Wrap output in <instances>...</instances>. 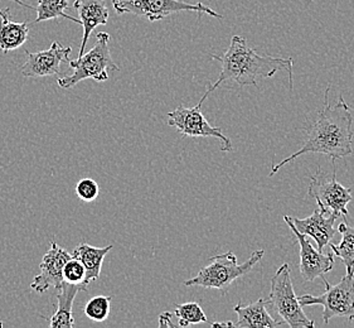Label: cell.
I'll use <instances>...</instances> for the list:
<instances>
[{"label": "cell", "instance_id": "1", "mask_svg": "<svg viewBox=\"0 0 354 328\" xmlns=\"http://www.w3.org/2000/svg\"><path fill=\"white\" fill-rule=\"evenodd\" d=\"M329 91L330 86L326 87L324 93V109L322 113H319L318 119L310 127L304 145L298 152L292 153L290 157L283 159L280 163L272 164L269 177L275 176L286 164L308 153L326 154L333 161L353 154V116L351 107L344 100L343 95L338 102L332 107L329 104Z\"/></svg>", "mask_w": 354, "mask_h": 328}, {"label": "cell", "instance_id": "2", "mask_svg": "<svg viewBox=\"0 0 354 328\" xmlns=\"http://www.w3.org/2000/svg\"><path fill=\"white\" fill-rule=\"evenodd\" d=\"M211 57L221 64L220 76L213 85H208L203 98L199 100L201 104L223 82L234 81L240 86H257V79H269L281 70L289 75V90L292 91L294 89V60L259 55L242 36L232 37L230 47L223 55L212 53Z\"/></svg>", "mask_w": 354, "mask_h": 328}, {"label": "cell", "instance_id": "3", "mask_svg": "<svg viewBox=\"0 0 354 328\" xmlns=\"http://www.w3.org/2000/svg\"><path fill=\"white\" fill-rule=\"evenodd\" d=\"M263 255V250H255L243 264L237 263V257L232 251L209 257L211 264L201 269L194 278L185 280V286L217 289L222 294H226L234 280L241 278L252 271Z\"/></svg>", "mask_w": 354, "mask_h": 328}, {"label": "cell", "instance_id": "4", "mask_svg": "<svg viewBox=\"0 0 354 328\" xmlns=\"http://www.w3.org/2000/svg\"><path fill=\"white\" fill-rule=\"evenodd\" d=\"M71 75L58 79L61 89H72L84 80L93 79L97 82H105L110 79L111 72L119 71V66L113 62L110 51V35L100 32L96 36V43L93 48L77 60L70 61Z\"/></svg>", "mask_w": 354, "mask_h": 328}, {"label": "cell", "instance_id": "5", "mask_svg": "<svg viewBox=\"0 0 354 328\" xmlns=\"http://www.w3.org/2000/svg\"><path fill=\"white\" fill-rule=\"evenodd\" d=\"M268 306L272 308L289 327L314 328L315 326L314 321L305 314L299 297L295 294L288 263H283L271 279Z\"/></svg>", "mask_w": 354, "mask_h": 328}, {"label": "cell", "instance_id": "6", "mask_svg": "<svg viewBox=\"0 0 354 328\" xmlns=\"http://www.w3.org/2000/svg\"><path fill=\"white\" fill-rule=\"evenodd\" d=\"M326 292L320 295L304 294L299 298L303 307L323 306V321L328 325L334 317H344L348 321L354 320V275L347 274L339 283L330 286L324 277Z\"/></svg>", "mask_w": 354, "mask_h": 328}, {"label": "cell", "instance_id": "7", "mask_svg": "<svg viewBox=\"0 0 354 328\" xmlns=\"http://www.w3.org/2000/svg\"><path fill=\"white\" fill-rule=\"evenodd\" d=\"M113 7L118 15H138L149 21H160L180 12H196L218 19L223 18V15L203 3L192 4L183 0H113Z\"/></svg>", "mask_w": 354, "mask_h": 328}, {"label": "cell", "instance_id": "8", "mask_svg": "<svg viewBox=\"0 0 354 328\" xmlns=\"http://www.w3.org/2000/svg\"><path fill=\"white\" fill-rule=\"evenodd\" d=\"M333 176L329 179H324L322 170L310 177L308 188V196L317 201L319 210L326 215H333L337 219L348 216V203L352 201V190L342 185L337 181L335 161H333Z\"/></svg>", "mask_w": 354, "mask_h": 328}, {"label": "cell", "instance_id": "9", "mask_svg": "<svg viewBox=\"0 0 354 328\" xmlns=\"http://www.w3.org/2000/svg\"><path fill=\"white\" fill-rule=\"evenodd\" d=\"M201 102L194 107H185V105L178 107L174 111L167 115L168 124L177 129L182 136L191 138H216L222 144L221 152H232L234 145L230 138L223 134L222 129L212 127L207 122L205 115L201 111Z\"/></svg>", "mask_w": 354, "mask_h": 328}, {"label": "cell", "instance_id": "10", "mask_svg": "<svg viewBox=\"0 0 354 328\" xmlns=\"http://www.w3.org/2000/svg\"><path fill=\"white\" fill-rule=\"evenodd\" d=\"M72 47H64L61 43L53 42L48 50L32 53L26 51L27 61L21 66L24 78H47L62 75L61 64L70 62Z\"/></svg>", "mask_w": 354, "mask_h": 328}, {"label": "cell", "instance_id": "11", "mask_svg": "<svg viewBox=\"0 0 354 328\" xmlns=\"http://www.w3.org/2000/svg\"><path fill=\"white\" fill-rule=\"evenodd\" d=\"M283 220L289 225L291 231L295 234L300 246V274L304 282H313L317 278L324 277L326 273L332 271L334 266V255L332 251L323 254V251L313 248L309 240L305 235L299 233L297 228L292 225L290 216H283Z\"/></svg>", "mask_w": 354, "mask_h": 328}, {"label": "cell", "instance_id": "12", "mask_svg": "<svg viewBox=\"0 0 354 328\" xmlns=\"http://www.w3.org/2000/svg\"><path fill=\"white\" fill-rule=\"evenodd\" d=\"M71 257L72 254L52 242L50 250L44 254L42 263L39 265L41 273L32 282L30 289L39 294L47 292L50 288L59 289L64 283V264Z\"/></svg>", "mask_w": 354, "mask_h": 328}, {"label": "cell", "instance_id": "13", "mask_svg": "<svg viewBox=\"0 0 354 328\" xmlns=\"http://www.w3.org/2000/svg\"><path fill=\"white\" fill-rule=\"evenodd\" d=\"M290 220L299 233L314 239L319 251H323L326 245H329L337 233V230L334 228V222L337 217L333 215L324 214L319 208L306 219L290 217Z\"/></svg>", "mask_w": 354, "mask_h": 328}, {"label": "cell", "instance_id": "14", "mask_svg": "<svg viewBox=\"0 0 354 328\" xmlns=\"http://www.w3.org/2000/svg\"><path fill=\"white\" fill-rule=\"evenodd\" d=\"M73 8L77 10L81 26L84 28L82 42L78 52V56H82L91 33L99 26H105L109 21V9L104 0H76Z\"/></svg>", "mask_w": 354, "mask_h": 328}, {"label": "cell", "instance_id": "15", "mask_svg": "<svg viewBox=\"0 0 354 328\" xmlns=\"http://www.w3.org/2000/svg\"><path fill=\"white\" fill-rule=\"evenodd\" d=\"M234 311L239 316V321L234 327L239 328H275L283 325L277 322L268 312V300L260 298L250 304H236Z\"/></svg>", "mask_w": 354, "mask_h": 328}, {"label": "cell", "instance_id": "16", "mask_svg": "<svg viewBox=\"0 0 354 328\" xmlns=\"http://www.w3.org/2000/svg\"><path fill=\"white\" fill-rule=\"evenodd\" d=\"M82 291H87V286L82 284H71L66 282L62 283L59 293L57 294L56 312L50 317V328H72L75 326L72 307L76 295Z\"/></svg>", "mask_w": 354, "mask_h": 328}, {"label": "cell", "instance_id": "17", "mask_svg": "<svg viewBox=\"0 0 354 328\" xmlns=\"http://www.w3.org/2000/svg\"><path fill=\"white\" fill-rule=\"evenodd\" d=\"M0 18V50L3 51V53H8L21 48L28 39L29 23L12 21L9 8L1 10Z\"/></svg>", "mask_w": 354, "mask_h": 328}, {"label": "cell", "instance_id": "18", "mask_svg": "<svg viewBox=\"0 0 354 328\" xmlns=\"http://www.w3.org/2000/svg\"><path fill=\"white\" fill-rule=\"evenodd\" d=\"M113 245H109L106 248H96L88 244H80L75 248L72 257L80 260L85 266L86 283L90 284L93 280H97L101 275L102 263L107 255V253L113 249Z\"/></svg>", "mask_w": 354, "mask_h": 328}, {"label": "cell", "instance_id": "19", "mask_svg": "<svg viewBox=\"0 0 354 328\" xmlns=\"http://www.w3.org/2000/svg\"><path fill=\"white\" fill-rule=\"evenodd\" d=\"M342 234V240L338 245L329 243L330 251L339 257L346 266V273L354 275V226H349L347 222H342L338 226Z\"/></svg>", "mask_w": 354, "mask_h": 328}, {"label": "cell", "instance_id": "20", "mask_svg": "<svg viewBox=\"0 0 354 328\" xmlns=\"http://www.w3.org/2000/svg\"><path fill=\"white\" fill-rule=\"evenodd\" d=\"M68 1L70 0H38V6L36 8L37 18L35 23L50 21L58 17H62L81 26L80 19L64 13L66 8L68 7Z\"/></svg>", "mask_w": 354, "mask_h": 328}, {"label": "cell", "instance_id": "21", "mask_svg": "<svg viewBox=\"0 0 354 328\" xmlns=\"http://www.w3.org/2000/svg\"><path fill=\"white\" fill-rule=\"evenodd\" d=\"M176 314H177L180 327H188L191 325H198V323H207L208 318L205 316L202 307L196 302H188L183 304L176 306Z\"/></svg>", "mask_w": 354, "mask_h": 328}, {"label": "cell", "instance_id": "22", "mask_svg": "<svg viewBox=\"0 0 354 328\" xmlns=\"http://www.w3.org/2000/svg\"><path fill=\"white\" fill-rule=\"evenodd\" d=\"M111 297L97 295L87 302L84 312L86 317L93 322H104L107 320L111 307Z\"/></svg>", "mask_w": 354, "mask_h": 328}, {"label": "cell", "instance_id": "23", "mask_svg": "<svg viewBox=\"0 0 354 328\" xmlns=\"http://www.w3.org/2000/svg\"><path fill=\"white\" fill-rule=\"evenodd\" d=\"M64 282L71 283V284H82L88 286L86 283L85 266L82 263L72 257L64 266Z\"/></svg>", "mask_w": 354, "mask_h": 328}, {"label": "cell", "instance_id": "24", "mask_svg": "<svg viewBox=\"0 0 354 328\" xmlns=\"http://www.w3.org/2000/svg\"><path fill=\"white\" fill-rule=\"evenodd\" d=\"M100 187L96 181L91 179H82L76 185V194L84 202H93L99 197Z\"/></svg>", "mask_w": 354, "mask_h": 328}, {"label": "cell", "instance_id": "25", "mask_svg": "<svg viewBox=\"0 0 354 328\" xmlns=\"http://www.w3.org/2000/svg\"><path fill=\"white\" fill-rule=\"evenodd\" d=\"M159 326L160 327H177L173 322H171V314L169 312H164L159 317Z\"/></svg>", "mask_w": 354, "mask_h": 328}, {"label": "cell", "instance_id": "26", "mask_svg": "<svg viewBox=\"0 0 354 328\" xmlns=\"http://www.w3.org/2000/svg\"><path fill=\"white\" fill-rule=\"evenodd\" d=\"M234 327V322H220V323H212V327Z\"/></svg>", "mask_w": 354, "mask_h": 328}, {"label": "cell", "instance_id": "27", "mask_svg": "<svg viewBox=\"0 0 354 328\" xmlns=\"http://www.w3.org/2000/svg\"><path fill=\"white\" fill-rule=\"evenodd\" d=\"M12 1H15V3H18L19 6H23V7L29 8V9H35L36 10V8L32 7V6H29L27 3H24V1H21V0H12ZM0 13H1V9H0Z\"/></svg>", "mask_w": 354, "mask_h": 328}, {"label": "cell", "instance_id": "28", "mask_svg": "<svg viewBox=\"0 0 354 328\" xmlns=\"http://www.w3.org/2000/svg\"><path fill=\"white\" fill-rule=\"evenodd\" d=\"M1 326H3V322H0V327H1Z\"/></svg>", "mask_w": 354, "mask_h": 328}]
</instances>
